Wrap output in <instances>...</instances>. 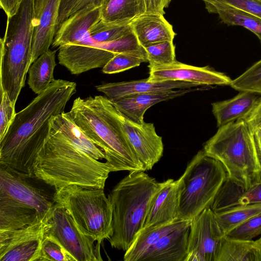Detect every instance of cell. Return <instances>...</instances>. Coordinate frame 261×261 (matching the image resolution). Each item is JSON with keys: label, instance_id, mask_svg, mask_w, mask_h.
Masks as SVG:
<instances>
[{"label": "cell", "instance_id": "obj_1", "mask_svg": "<svg viewBox=\"0 0 261 261\" xmlns=\"http://www.w3.org/2000/svg\"><path fill=\"white\" fill-rule=\"evenodd\" d=\"M76 87L74 82L55 80L16 113L0 140V165L34 176L33 167L49 135L51 119L64 112Z\"/></svg>", "mask_w": 261, "mask_h": 261}, {"label": "cell", "instance_id": "obj_2", "mask_svg": "<svg viewBox=\"0 0 261 261\" xmlns=\"http://www.w3.org/2000/svg\"><path fill=\"white\" fill-rule=\"evenodd\" d=\"M111 165L95 160L72 143L51 123L39 151L33 174L55 191L70 185L104 189Z\"/></svg>", "mask_w": 261, "mask_h": 261}, {"label": "cell", "instance_id": "obj_3", "mask_svg": "<svg viewBox=\"0 0 261 261\" xmlns=\"http://www.w3.org/2000/svg\"><path fill=\"white\" fill-rule=\"evenodd\" d=\"M83 132L105 154L113 172L144 171L122 128L120 113L107 96L79 97L67 112Z\"/></svg>", "mask_w": 261, "mask_h": 261}, {"label": "cell", "instance_id": "obj_4", "mask_svg": "<svg viewBox=\"0 0 261 261\" xmlns=\"http://www.w3.org/2000/svg\"><path fill=\"white\" fill-rule=\"evenodd\" d=\"M144 171L129 172L112 189L109 198L113 209L112 247L126 251L143 228L153 199L165 185Z\"/></svg>", "mask_w": 261, "mask_h": 261}, {"label": "cell", "instance_id": "obj_5", "mask_svg": "<svg viewBox=\"0 0 261 261\" xmlns=\"http://www.w3.org/2000/svg\"><path fill=\"white\" fill-rule=\"evenodd\" d=\"M51 187L34 176L0 165V230L20 228L44 219L55 202Z\"/></svg>", "mask_w": 261, "mask_h": 261}, {"label": "cell", "instance_id": "obj_6", "mask_svg": "<svg viewBox=\"0 0 261 261\" xmlns=\"http://www.w3.org/2000/svg\"><path fill=\"white\" fill-rule=\"evenodd\" d=\"M202 150L222 164L227 179L245 189L261 177V161L253 131L244 119L219 127Z\"/></svg>", "mask_w": 261, "mask_h": 261}, {"label": "cell", "instance_id": "obj_7", "mask_svg": "<svg viewBox=\"0 0 261 261\" xmlns=\"http://www.w3.org/2000/svg\"><path fill=\"white\" fill-rule=\"evenodd\" d=\"M34 0H23L15 14L7 17L1 39L0 91L16 104L31 66L34 32Z\"/></svg>", "mask_w": 261, "mask_h": 261}, {"label": "cell", "instance_id": "obj_8", "mask_svg": "<svg viewBox=\"0 0 261 261\" xmlns=\"http://www.w3.org/2000/svg\"><path fill=\"white\" fill-rule=\"evenodd\" d=\"M54 201L70 215L86 236L101 244L113 233V209L103 189L70 185L56 191Z\"/></svg>", "mask_w": 261, "mask_h": 261}, {"label": "cell", "instance_id": "obj_9", "mask_svg": "<svg viewBox=\"0 0 261 261\" xmlns=\"http://www.w3.org/2000/svg\"><path fill=\"white\" fill-rule=\"evenodd\" d=\"M178 219L191 221L206 208L211 207L227 178L222 164L199 150L188 163L181 176Z\"/></svg>", "mask_w": 261, "mask_h": 261}, {"label": "cell", "instance_id": "obj_10", "mask_svg": "<svg viewBox=\"0 0 261 261\" xmlns=\"http://www.w3.org/2000/svg\"><path fill=\"white\" fill-rule=\"evenodd\" d=\"M46 233L58 240L76 261L102 260L100 244L85 234L67 211L55 203L48 217Z\"/></svg>", "mask_w": 261, "mask_h": 261}, {"label": "cell", "instance_id": "obj_11", "mask_svg": "<svg viewBox=\"0 0 261 261\" xmlns=\"http://www.w3.org/2000/svg\"><path fill=\"white\" fill-rule=\"evenodd\" d=\"M226 235L211 207L190 221L188 251L185 261H216Z\"/></svg>", "mask_w": 261, "mask_h": 261}, {"label": "cell", "instance_id": "obj_12", "mask_svg": "<svg viewBox=\"0 0 261 261\" xmlns=\"http://www.w3.org/2000/svg\"><path fill=\"white\" fill-rule=\"evenodd\" d=\"M49 214L31 225L0 230V261H37L47 231Z\"/></svg>", "mask_w": 261, "mask_h": 261}, {"label": "cell", "instance_id": "obj_13", "mask_svg": "<svg viewBox=\"0 0 261 261\" xmlns=\"http://www.w3.org/2000/svg\"><path fill=\"white\" fill-rule=\"evenodd\" d=\"M150 82L184 81L201 86L230 85L232 80L225 73L208 66L197 67L176 60L167 65L149 64Z\"/></svg>", "mask_w": 261, "mask_h": 261}, {"label": "cell", "instance_id": "obj_14", "mask_svg": "<svg viewBox=\"0 0 261 261\" xmlns=\"http://www.w3.org/2000/svg\"><path fill=\"white\" fill-rule=\"evenodd\" d=\"M120 119L123 129L144 171L151 170L163 156L162 138L156 133L152 123H137L121 113Z\"/></svg>", "mask_w": 261, "mask_h": 261}, {"label": "cell", "instance_id": "obj_15", "mask_svg": "<svg viewBox=\"0 0 261 261\" xmlns=\"http://www.w3.org/2000/svg\"><path fill=\"white\" fill-rule=\"evenodd\" d=\"M61 0H34L31 64L49 49L58 28Z\"/></svg>", "mask_w": 261, "mask_h": 261}, {"label": "cell", "instance_id": "obj_16", "mask_svg": "<svg viewBox=\"0 0 261 261\" xmlns=\"http://www.w3.org/2000/svg\"><path fill=\"white\" fill-rule=\"evenodd\" d=\"M101 19V6H90L75 12L58 27L51 44L54 48L82 42L91 28Z\"/></svg>", "mask_w": 261, "mask_h": 261}, {"label": "cell", "instance_id": "obj_17", "mask_svg": "<svg viewBox=\"0 0 261 261\" xmlns=\"http://www.w3.org/2000/svg\"><path fill=\"white\" fill-rule=\"evenodd\" d=\"M206 86L138 93L112 100L118 111L125 117L137 123H142L147 109L161 101L172 99L188 93L205 89Z\"/></svg>", "mask_w": 261, "mask_h": 261}, {"label": "cell", "instance_id": "obj_18", "mask_svg": "<svg viewBox=\"0 0 261 261\" xmlns=\"http://www.w3.org/2000/svg\"><path fill=\"white\" fill-rule=\"evenodd\" d=\"M182 178L168 179L153 199L143 227L170 222L178 219Z\"/></svg>", "mask_w": 261, "mask_h": 261}, {"label": "cell", "instance_id": "obj_19", "mask_svg": "<svg viewBox=\"0 0 261 261\" xmlns=\"http://www.w3.org/2000/svg\"><path fill=\"white\" fill-rule=\"evenodd\" d=\"M201 86L198 84L178 81L150 82L148 79L117 83H109L96 86V89L104 93L111 100L138 93L168 91L175 89L192 88Z\"/></svg>", "mask_w": 261, "mask_h": 261}, {"label": "cell", "instance_id": "obj_20", "mask_svg": "<svg viewBox=\"0 0 261 261\" xmlns=\"http://www.w3.org/2000/svg\"><path fill=\"white\" fill-rule=\"evenodd\" d=\"M190 222L162 238L140 258L145 261H185Z\"/></svg>", "mask_w": 261, "mask_h": 261}, {"label": "cell", "instance_id": "obj_21", "mask_svg": "<svg viewBox=\"0 0 261 261\" xmlns=\"http://www.w3.org/2000/svg\"><path fill=\"white\" fill-rule=\"evenodd\" d=\"M130 24L143 47L163 41H173L176 35L172 25L159 13H145L134 18Z\"/></svg>", "mask_w": 261, "mask_h": 261}, {"label": "cell", "instance_id": "obj_22", "mask_svg": "<svg viewBox=\"0 0 261 261\" xmlns=\"http://www.w3.org/2000/svg\"><path fill=\"white\" fill-rule=\"evenodd\" d=\"M250 91H240L234 97L212 103L218 127L245 119L253 111L261 96Z\"/></svg>", "mask_w": 261, "mask_h": 261}, {"label": "cell", "instance_id": "obj_23", "mask_svg": "<svg viewBox=\"0 0 261 261\" xmlns=\"http://www.w3.org/2000/svg\"><path fill=\"white\" fill-rule=\"evenodd\" d=\"M256 203H261V177L247 189L226 178L211 208L217 213L238 205Z\"/></svg>", "mask_w": 261, "mask_h": 261}, {"label": "cell", "instance_id": "obj_24", "mask_svg": "<svg viewBox=\"0 0 261 261\" xmlns=\"http://www.w3.org/2000/svg\"><path fill=\"white\" fill-rule=\"evenodd\" d=\"M190 222L177 219L170 222L143 227L129 248L125 252L124 260H140L142 256L162 238Z\"/></svg>", "mask_w": 261, "mask_h": 261}, {"label": "cell", "instance_id": "obj_25", "mask_svg": "<svg viewBox=\"0 0 261 261\" xmlns=\"http://www.w3.org/2000/svg\"><path fill=\"white\" fill-rule=\"evenodd\" d=\"M52 124L59 130L72 143L92 158L106 159L103 151L97 147L74 122L68 113L63 112L51 119Z\"/></svg>", "mask_w": 261, "mask_h": 261}, {"label": "cell", "instance_id": "obj_26", "mask_svg": "<svg viewBox=\"0 0 261 261\" xmlns=\"http://www.w3.org/2000/svg\"><path fill=\"white\" fill-rule=\"evenodd\" d=\"M216 261H261V245L256 241L224 238Z\"/></svg>", "mask_w": 261, "mask_h": 261}, {"label": "cell", "instance_id": "obj_27", "mask_svg": "<svg viewBox=\"0 0 261 261\" xmlns=\"http://www.w3.org/2000/svg\"><path fill=\"white\" fill-rule=\"evenodd\" d=\"M56 51V50L49 49L40 55L30 67L28 84L29 88L37 95L47 89L55 80L54 72L57 65Z\"/></svg>", "mask_w": 261, "mask_h": 261}, {"label": "cell", "instance_id": "obj_28", "mask_svg": "<svg viewBox=\"0 0 261 261\" xmlns=\"http://www.w3.org/2000/svg\"><path fill=\"white\" fill-rule=\"evenodd\" d=\"M210 13L217 14L224 24L241 26L254 34L261 44V18L249 13L218 1Z\"/></svg>", "mask_w": 261, "mask_h": 261}, {"label": "cell", "instance_id": "obj_29", "mask_svg": "<svg viewBox=\"0 0 261 261\" xmlns=\"http://www.w3.org/2000/svg\"><path fill=\"white\" fill-rule=\"evenodd\" d=\"M141 15L139 0H105L101 6V20L130 23Z\"/></svg>", "mask_w": 261, "mask_h": 261}, {"label": "cell", "instance_id": "obj_30", "mask_svg": "<svg viewBox=\"0 0 261 261\" xmlns=\"http://www.w3.org/2000/svg\"><path fill=\"white\" fill-rule=\"evenodd\" d=\"M261 213V203L238 205L215 213L217 221L226 235L236 227Z\"/></svg>", "mask_w": 261, "mask_h": 261}, {"label": "cell", "instance_id": "obj_31", "mask_svg": "<svg viewBox=\"0 0 261 261\" xmlns=\"http://www.w3.org/2000/svg\"><path fill=\"white\" fill-rule=\"evenodd\" d=\"M132 30L130 23L107 22L100 20L89 32L88 41L103 44L115 41Z\"/></svg>", "mask_w": 261, "mask_h": 261}, {"label": "cell", "instance_id": "obj_32", "mask_svg": "<svg viewBox=\"0 0 261 261\" xmlns=\"http://www.w3.org/2000/svg\"><path fill=\"white\" fill-rule=\"evenodd\" d=\"M229 86L239 91H250L261 95V59L232 80Z\"/></svg>", "mask_w": 261, "mask_h": 261}, {"label": "cell", "instance_id": "obj_33", "mask_svg": "<svg viewBox=\"0 0 261 261\" xmlns=\"http://www.w3.org/2000/svg\"><path fill=\"white\" fill-rule=\"evenodd\" d=\"M49 260L76 261L58 240L46 233L37 261Z\"/></svg>", "mask_w": 261, "mask_h": 261}, {"label": "cell", "instance_id": "obj_34", "mask_svg": "<svg viewBox=\"0 0 261 261\" xmlns=\"http://www.w3.org/2000/svg\"><path fill=\"white\" fill-rule=\"evenodd\" d=\"M144 48L149 64L167 65L176 60L173 41L161 42L146 46Z\"/></svg>", "mask_w": 261, "mask_h": 261}, {"label": "cell", "instance_id": "obj_35", "mask_svg": "<svg viewBox=\"0 0 261 261\" xmlns=\"http://www.w3.org/2000/svg\"><path fill=\"white\" fill-rule=\"evenodd\" d=\"M147 62L146 60L138 56L118 54L102 68V71L106 74L117 73L137 67L141 63Z\"/></svg>", "mask_w": 261, "mask_h": 261}, {"label": "cell", "instance_id": "obj_36", "mask_svg": "<svg viewBox=\"0 0 261 261\" xmlns=\"http://www.w3.org/2000/svg\"><path fill=\"white\" fill-rule=\"evenodd\" d=\"M261 234V213L239 225L226 236L232 239L252 240Z\"/></svg>", "mask_w": 261, "mask_h": 261}, {"label": "cell", "instance_id": "obj_37", "mask_svg": "<svg viewBox=\"0 0 261 261\" xmlns=\"http://www.w3.org/2000/svg\"><path fill=\"white\" fill-rule=\"evenodd\" d=\"M105 0H61L58 27L71 15L88 6H102Z\"/></svg>", "mask_w": 261, "mask_h": 261}, {"label": "cell", "instance_id": "obj_38", "mask_svg": "<svg viewBox=\"0 0 261 261\" xmlns=\"http://www.w3.org/2000/svg\"><path fill=\"white\" fill-rule=\"evenodd\" d=\"M0 92V140H1L6 134L16 113L15 104L10 100L6 92Z\"/></svg>", "mask_w": 261, "mask_h": 261}, {"label": "cell", "instance_id": "obj_39", "mask_svg": "<svg viewBox=\"0 0 261 261\" xmlns=\"http://www.w3.org/2000/svg\"><path fill=\"white\" fill-rule=\"evenodd\" d=\"M261 18V0H218Z\"/></svg>", "mask_w": 261, "mask_h": 261}, {"label": "cell", "instance_id": "obj_40", "mask_svg": "<svg viewBox=\"0 0 261 261\" xmlns=\"http://www.w3.org/2000/svg\"><path fill=\"white\" fill-rule=\"evenodd\" d=\"M166 0H139L141 14L159 13L164 15Z\"/></svg>", "mask_w": 261, "mask_h": 261}, {"label": "cell", "instance_id": "obj_41", "mask_svg": "<svg viewBox=\"0 0 261 261\" xmlns=\"http://www.w3.org/2000/svg\"><path fill=\"white\" fill-rule=\"evenodd\" d=\"M244 120L253 131L255 128L261 127V97L251 113Z\"/></svg>", "mask_w": 261, "mask_h": 261}, {"label": "cell", "instance_id": "obj_42", "mask_svg": "<svg viewBox=\"0 0 261 261\" xmlns=\"http://www.w3.org/2000/svg\"><path fill=\"white\" fill-rule=\"evenodd\" d=\"M23 0H0L1 8L8 16L16 13Z\"/></svg>", "mask_w": 261, "mask_h": 261}, {"label": "cell", "instance_id": "obj_43", "mask_svg": "<svg viewBox=\"0 0 261 261\" xmlns=\"http://www.w3.org/2000/svg\"><path fill=\"white\" fill-rule=\"evenodd\" d=\"M253 133L256 147L261 161V127L255 128L253 130Z\"/></svg>", "mask_w": 261, "mask_h": 261}, {"label": "cell", "instance_id": "obj_44", "mask_svg": "<svg viewBox=\"0 0 261 261\" xmlns=\"http://www.w3.org/2000/svg\"><path fill=\"white\" fill-rule=\"evenodd\" d=\"M204 2L205 6V9L210 13L214 5L218 1V0H202ZM171 0H166L165 8H168Z\"/></svg>", "mask_w": 261, "mask_h": 261}, {"label": "cell", "instance_id": "obj_45", "mask_svg": "<svg viewBox=\"0 0 261 261\" xmlns=\"http://www.w3.org/2000/svg\"><path fill=\"white\" fill-rule=\"evenodd\" d=\"M260 245H261V237L258 239H257V240H256Z\"/></svg>", "mask_w": 261, "mask_h": 261}]
</instances>
